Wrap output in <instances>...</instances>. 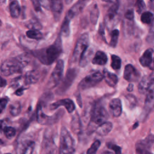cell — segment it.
<instances>
[{"label":"cell","instance_id":"obj_1","mask_svg":"<svg viewBox=\"0 0 154 154\" xmlns=\"http://www.w3.org/2000/svg\"><path fill=\"white\" fill-rule=\"evenodd\" d=\"M29 61L30 57L26 54H22L16 57L7 59L1 66V74L4 76H8L14 73H20Z\"/></svg>","mask_w":154,"mask_h":154},{"label":"cell","instance_id":"obj_2","mask_svg":"<svg viewBox=\"0 0 154 154\" xmlns=\"http://www.w3.org/2000/svg\"><path fill=\"white\" fill-rule=\"evenodd\" d=\"M62 52L61 40L60 37L49 47L37 50L34 52L33 54L43 64L50 65L52 64L60 56Z\"/></svg>","mask_w":154,"mask_h":154},{"label":"cell","instance_id":"obj_3","mask_svg":"<svg viewBox=\"0 0 154 154\" xmlns=\"http://www.w3.org/2000/svg\"><path fill=\"white\" fill-rule=\"evenodd\" d=\"M108 118V114L104 106L101 105H95L92 111L90 121L88 124V132L91 134L96 131L100 125L106 122Z\"/></svg>","mask_w":154,"mask_h":154},{"label":"cell","instance_id":"obj_4","mask_svg":"<svg viewBox=\"0 0 154 154\" xmlns=\"http://www.w3.org/2000/svg\"><path fill=\"white\" fill-rule=\"evenodd\" d=\"M75 140L65 127L61 129L60 137V152L61 154H73L75 152Z\"/></svg>","mask_w":154,"mask_h":154},{"label":"cell","instance_id":"obj_5","mask_svg":"<svg viewBox=\"0 0 154 154\" xmlns=\"http://www.w3.org/2000/svg\"><path fill=\"white\" fill-rule=\"evenodd\" d=\"M89 37L87 33L82 34L78 39L72 57V61L76 62L79 61L80 58L84 51L88 48Z\"/></svg>","mask_w":154,"mask_h":154},{"label":"cell","instance_id":"obj_6","mask_svg":"<svg viewBox=\"0 0 154 154\" xmlns=\"http://www.w3.org/2000/svg\"><path fill=\"white\" fill-rule=\"evenodd\" d=\"M64 71V61L59 60L54 69L50 78L47 84V88L51 89L56 87L60 82L63 74Z\"/></svg>","mask_w":154,"mask_h":154},{"label":"cell","instance_id":"obj_7","mask_svg":"<svg viewBox=\"0 0 154 154\" xmlns=\"http://www.w3.org/2000/svg\"><path fill=\"white\" fill-rule=\"evenodd\" d=\"M103 79V75L99 72H96L86 76L78 85L80 90H84L95 86Z\"/></svg>","mask_w":154,"mask_h":154},{"label":"cell","instance_id":"obj_8","mask_svg":"<svg viewBox=\"0 0 154 154\" xmlns=\"http://www.w3.org/2000/svg\"><path fill=\"white\" fill-rule=\"evenodd\" d=\"M119 4L118 2H115L108 9L105 16V23L108 28L112 27L113 23H116L118 14Z\"/></svg>","mask_w":154,"mask_h":154},{"label":"cell","instance_id":"obj_9","mask_svg":"<svg viewBox=\"0 0 154 154\" xmlns=\"http://www.w3.org/2000/svg\"><path fill=\"white\" fill-rule=\"evenodd\" d=\"M154 108V79L152 81L146 93L144 102V111L149 113Z\"/></svg>","mask_w":154,"mask_h":154},{"label":"cell","instance_id":"obj_10","mask_svg":"<svg viewBox=\"0 0 154 154\" xmlns=\"http://www.w3.org/2000/svg\"><path fill=\"white\" fill-rule=\"evenodd\" d=\"M140 76V72L132 64H127L124 69L123 78L129 82L137 81Z\"/></svg>","mask_w":154,"mask_h":154},{"label":"cell","instance_id":"obj_11","mask_svg":"<svg viewBox=\"0 0 154 154\" xmlns=\"http://www.w3.org/2000/svg\"><path fill=\"white\" fill-rule=\"evenodd\" d=\"M60 106H63L66 108V110L68 112L71 113L75 109V105L72 100L70 99H64L59 100L55 102L52 103L50 105V109L53 110L57 109Z\"/></svg>","mask_w":154,"mask_h":154},{"label":"cell","instance_id":"obj_12","mask_svg":"<svg viewBox=\"0 0 154 154\" xmlns=\"http://www.w3.org/2000/svg\"><path fill=\"white\" fill-rule=\"evenodd\" d=\"M153 53L154 51L152 48H149L144 51L139 59L140 63L142 66L150 67L152 64Z\"/></svg>","mask_w":154,"mask_h":154},{"label":"cell","instance_id":"obj_13","mask_svg":"<svg viewBox=\"0 0 154 154\" xmlns=\"http://www.w3.org/2000/svg\"><path fill=\"white\" fill-rule=\"evenodd\" d=\"M110 111L114 117H119L122 112V105L121 100L118 98L112 99L109 104Z\"/></svg>","mask_w":154,"mask_h":154},{"label":"cell","instance_id":"obj_14","mask_svg":"<svg viewBox=\"0 0 154 154\" xmlns=\"http://www.w3.org/2000/svg\"><path fill=\"white\" fill-rule=\"evenodd\" d=\"M154 79V72L149 76H144L141 79L138 85V91L141 94H146L152 81Z\"/></svg>","mask_w":154,"mask_h":154},{"label":"cell","instance_id":"obj_15","mask_svg":"<svg viewBox=\"0 0 154 154\" xmlns=\"http://www.w3.org/2000/svg\"><path fill=\"white\" fill-rule=\"evenodd\" d=\"M86 3H87V1H78L75 5H73L69 9L66 16L71 20L73 17H75L76 15L79 14L82 10Z\"/></svg>","mask_w":154,"mask_h":154},{"label":"cell","instance_id":"obj_16","mask_svg":"<svg viewBox=\"0 0 154 154\" xmlns=\"http://www.w3.org/2000/svg\"><path fill=\"white\" fill-rule=\"evenodd\" d=\"M75 76H76L75 70L73 69V70H69L67 73L65 79L63 81L61 87L59 88L58 91H60V93L64 92L71 85V84L72 83V81L75 78Z\"/></svg>","mask_w":154,"mask_h":154},{"label":"cell","instance_id":"obj_17","mask_svg":"<svg viewBox=\"0 0 154 154\" xmlns=\"http://www.w3.org/2000/svg\"><path fill=\"white\" fill-rule=\"evenodd\" d=\"M154 143V136L152 134L149 135L144 139L138 141L135 144V149L149 150Z\"/></svg>","mask_w":154,"mask_h":154},{"label":"cell","instance_id":"obj_18","mask_svg":"<svg viewBox=\"0 0 154 154\" xmlns=\"http://www.w3.org/2000/svg\"><path fill=\"white\" fill-rule=\"evenodd\" d=\"M54 19L56 21H58L61 17V14L63 11V2L61 1H51L50 7Z\"/></svg>","mask_w":154,"mask_h":154},{"label":"cell","instance_id":"obj_19","mask_svg":"<svg viewBox=\"0 0 154 154\" xmlns=\"http://www.w3.org/2000/svg\"><path fill=\"white\" fill-rule=\"evenodd\" d=\"M40 78V73L36 70H32L26 73L24 78V83L26 85H31L36 83Z\"/></svg>","mask_w":154,"mask_h":154},{"label":"cell","instance_id":"obj_20","mask_svg":"<svg viewBox=\"0 0 154 154\" xmlns=\"http://www.w3.org/2000/svg\"><path fill=\"white\" fill-rule=\"evenodd\" d=\"M35 145V142L31 140L23 141L19 147V154H32Z\"/></svg>","mask_w":154,"mask_h":154},{"label":"cell","instance_id":"obj_21","mask_svg":"<svg viewBox=\"0 0 154 154\" xmlns=\"http://www.w3.org/2000/svg\"><path fill=\"white\" fill-rule=\"evenodd\" d=\"M52 117L46 115L44 111H43L42 106L41 105H38L37 109V122L42 125H46L48 123H51Z\"/></svg>","mask_w":154,"mask_h":154},{"label":"cell","instance_id":"obj_22","mask_svg":"<svg viewBox=\"0 0 154 154\" xmlns=\"http://www.w3.org/2000/svg\"><path fill=\"white\" fill-rule=\"evenodd\" d=\"M108 61V57L106 54L103 52L99 51L96 52L94 56L92 59V63L93 64L103 66L105 65Z\"/></svg>","mask_w":154,"mask_h":154},{"label":"cell","instance_id":"obj_23","mask_svg":"<svg viewBox=\"0 0 154 154\" xmlns=\"http://www.w3.org/2000/svg\"><path fill=\"white\" fill-rule=\"evenodd\" d=\"M103 78L106 82V83L110 87H114L118 82V78L116 75L114 73H111L107 70L103 71Z\"/></svg>","mask_w":154,"mask_h":154},{"label":"cell","instance_id":"obj_24","mask_svg":"<svg viewBox=\"0 0 154 154\" xmlns=\"http://www.w3.org/2000/svg\"><path fill=\"white\" fill-rule=\"evenodd\" d=\"M112 129V124L111 122H106L100 125L97 129L96 130V132L97 134L100 136H105L106 135L109 133V132Z\"/></svg>","mask_w":154,"mask_h":154},{"label":"cell","instance_id":"obj_25","mask_svg":"<svg viewBox=\"0 0 154 154\" xmlns=\"http://www.w3.org/2000/svg\"><path fill=\"white\" fill-rule=\"evenodd\" d=\"M93 55V51L91 49L88 48L81 55L79 60V66L82 67H85L88 63Z\"/></svg>","mask_w":154,"mask_h":154},{"label":"cell","instance_id":"obj_26","mask_svg":"<svg viewBox=\"0 0 154 154\" xmlns=\"http://www.w3.org/2000/svg\"><path fill=\"white\" fill-rule=\"evenodd\" d=\"M71 128L74 133L78 134L81 129V123L78 113H76L72 117L71 121Z\"/></svg>","mask_w":154,"mask_h":154},{"label":"cell","instance_id":"obj_27","mask_svg":"<svg viewBox=\"0 0 154 154\" xmlns=\"http://www.w3.org/2000/svg\"><path fill=\"white\" fill-rule=\"evenodd\" d=\"M10 12L11 16L13 18H17L20 13V7L17 1H12L10 4Z\"/></svg>","mask_w":154,"mask_h":154},{"label":"cell","instance_id":"obj_28","mask_svg":"<svg viewBox=\"0 0 154 154\" xmlns=\"http://www.w3.org/2000/svg\"><path fill=\"white\" fill-rule=\"evenodd\" d=\"M70 19L67 17H65L64 22L61 25L60 34L63 37H68L70 34Z\"/></svg>","mask_w":154,"mask_h":154},{"label":"cell","instance_id":"obj_29","mask_svg":"<svg viewBox=\"0 0 154 154\" xmlns=\"http://www.w3.org/2000/svg\"><path fill=\"white\" fill-rule=\"evenodd\" d=\"M9 112L13 116H18L21 112V105L19 102L16 101L9 106Z\"/></svg>","mask_w":154,"mask_h":154},{"label":"cell","instance_id":"obj_30","mask_svg":"<svg viewBox=\"0 0 154 154\" xmlns=\"http://www.w3.org/2000/svg\"><path fill=\"white\" fill-rule=\"evenodd\" d=\"M99 16V10L97 4H94L90 10V20L93 24L95 25Z\"/></svg>","mask_w":154,"mask_h":154},{"label":"cell","instance_id":"obj_31","mask_svg":"<svg viewBox=\"0 0 154 154\" xmlns=\"http://www.w3.org/2000/svg\"><path fill=\"white\" fill-rule=\"evenodd\" d=\"M26 36L31 39L40 40L43 38V34L38 30L29 29L26 32Z\"/></svg>","mask_w":154,"mask_h":154},{"label":"cell","instance_id":"obj_32","mask_svg":"<svg viewBox=\"0 0 154 154\" xmlns=\"http://www.w3.org/2000/svg\"><path fill=\"white\" fill-rule=\"evenodd\" d=\"M153 14L150 11H144L141 15V20L146 24H150L152 22Z\"/></svg>","mask_w":154,"mask_h":154},{"label":"cell","instance_id":"obj_33","mask_svg":"<svg viewBox=\"0 0 154 154\" xmlns=\"http://www.w3.org/2000/svg\"><path fill=\"white\" fill-rule=\"evenodd\" d=\"M110 35H111V40L109 42V45L112 48H116L118 42L119 31L117 29H114L112 30Z\"/></svg>","mask_w":154,"mask_h":154},{"label":"cell","instance_id":"obj_34","mask_svg":"<svg viewBox=\"0 0 154 154\" xmlns=\"http://www.w3.org/2000/svg\"><path fill=\"white\" fill-rule=\"evenodd\" d=\"M122 60L121 58L116 55H111V64L112 68L114 70H119L121 67Z\"/></svg>","mask_w":154,"mask_h":154},{"label":"cell","instance_id":"obj_35","mask_svg":"<svg viewBox=\"0 0 154 154\" xmlns=\"http://www.w3.org/2000/svg\"><path fill=\"white\" fill-rule=\"evenodd\" d=\"M26 26L28 28H29L31 29L38 30V31H39V29H40L42 27V25L38 20H37L36 19H33L29 20L27 22Z\"/></svg>","mask_w":154,"mask_h":154},{"label":"cell","instance_id":"obj_36","mask_svg":"<svg viewBox=\"0 0 154 154\" xmlns=\"http://www.w3.org/2000/svg\"><path fill=\"white\" fill-rule=\"evenodd\" d=\"M4 134L8 139L13 138L16 135V129L11 126H5L4 129Z\"/></svg>","mask_w":154,"mask_h":154},{"label":"cell","instance_id":"obj_37","mask_svg":"<svg viewBox=\"0 0 154 154\" xmlns=\"http://www.w3.org/2000/svg\"><path fill=\"white\" fill-rule=\"evenodd\" d=\"M100 146V142L99 140L94 141L91 145L90 147L87 150V154H96Z\"/></svg>","mask_w":154,"mask_h":154},{"label":"cell","instance_id":"obj_38","mask_svg":"<svg viewBox=\"0 0 154 154\" xmlns=\"http://www.w3.org/2000/svg\"><path fill=\"white\" fill-rule=\"evenodd\" d=\"M135 9L138 13L141 14L146 10V4L143 1H137L135 3Z\"/></svg>","mask_w":154,"mask_h":154},{"label":"cell","instance_id":"obj_39","mask_svg":"<svg viewBox=\"0 0 154 154\" xmlns=\"http://www.w3.org/2000/svg\"><path fill=\"white\" fill-rule=\"evenodd\" d=\"M126 98L128 100V102L129 103L130 107L131 108H134L136 106L137 103V100L136 97L134 95H133V94H127L126 96Z\"/></svg>","mask_w":154,"mask_h":154},{"label":"cell","instance_id":"obj_40","mask_svg":"<svg viewBox=\"0 0 154 154\" xmlns=\"http://www.w3.org/2000/svg\"><path fill=\"white\" fill-rule=\"evenodd\" d=\"M107 146L109 149H112V150L114 151L115 152V154H121L122 153V148L116 145V144H112L111 143L107 144Z\"/></svg>","mask_w":154,"mask_h":154},{"label":"cell","instance_id":"obj_41","mask_svg":"<svg viewBox=\"0 0 154 154\" xmlns=\"http://www.w3.org/2000/svg\"><path fill=\"white\" fill-rule=\"evenodd\" d=\"M125 17L127 20H132L134 18V13L132 9L128 10L125 13Z\"/></svg>","mask_w":154,"mask_h":154},{"label":"cell","instance_id":"obj_42","mask_svg":"<svg viewBox=\"0 0 154 154\" xmlns=\"http://www.w3.org/2000/svg\"><path fill=\"white\" fill-rule=\"evenodd\" d=\"M8 103V99L7 98L0 99V113H1L6 107Z\"/></svg>","mask_w":154,"mask_h":154},{"label":"cell","instance_id":"obj_43","mask_svg":"<svg viewBox=\"0 0 154 154\" xmlns=\"http://www.w3.org/2000/svg\"><path fill=\"white\" fill-rule=\"evenodd\" d=\"M146 40L149 44H150L154 46V32H153V31L149 32V33L147 37Z\"/></svg>","mask_w":154,"mask_h":154},{"label":"cell","instance_id":"obj_44","mask_svg":"<svg viewBox=\"0 0 154 154\" xmlns=\"http://www.w3.org/2000/svg\"><path fill=\"white\" fill-rule=\"evenodd\" d=\"M33 7L36 11H38L41 10V4L40 2L38 1H32Z\"/></svg>","mask_w":154,"mask_h":154},{"label":"cell","instance_id":"obj_45","mask_svg":"<svg viewBox=\"0 0 154 154\" xmlns=\"http://www.w3.org/2000/svg\"><path fill=\"white\" fill-rule=\"evenodd\" d=\"M136 154H153L149 150L146 149H135Z\"/></svg>","mask_w":154,"mask_h":154},{"label":"cell","instance_id":"obj_46","mask_svg":"<svg viewBox=\"0 0 154 154\" xmlns=\"http://www.w3.org/2000/svg\"><path fill=\"white\" fill-rule=\"evenodd\" d=\"M25 89V88L20 87V88H18V89L16 90V91L15 92V94H16V95H17V96H21V95H22L23 93V91H24Z\"/></svg>","mask_w":154,"mask_h":154},{"label":"cell","instance_id":"obj_47","mask_svg":"<svg viewBox=\"0 0 154 154\" xmlns=\"http://www.w3.org/2000/svg\"><path fill=\"white\" fill-rule=\"evenodd\" d=\"M7 81L2 78L0 76V87H4L6 85Z\"/></svg>","mask_w":154,"mask_h":154},{"label":"cell","instance_id":"obj_48","mask_svg":"<svg viewBox=\"0 0 154 154\" xmlns=\"http://www.w3.org/2000/svg\"><path fill=\"white\" fill-rule=\"evenodd\" d=\"M133 89H134V85H133V84L129 83L128 86V87H127V90L128 91H132L133 90Z\"/></svg>","mask_w":154,"mask_h":154},{"label":"cell","instance_id":"obj_49","mask_svg":"<svg viewBox=\"0 0 154 154\" xmlns=\"http://www.w3.org/2000/svg\"><path fill=\"white\" fill-rule=\"evenodd\" d=\"M149 7L150 8L154 11V0L153 1H150V2H149Z\"/></svg>","mask_w":154,"mask_h":154},{"label":"cell","instance_id":"obj_50","mask_svg":"<svg viewBox=\"0 0 154 154\" xmlns=\"http://www.w3.org/2000/svg\"><path fill=\"white\" fill-rule=\"evenodd\" d=\"M150 31H153V32H154V19H153V20L152 21V26H151V29H150Z\"/></svg>","mask_w":154,"mask_h":154},{"label":"cell","instance_id":"obj_51","mask_svg":"<svg viewBox=\"0 0 154 154\" xmlns=\"http://www.w3.org/2000/svg\"><path fill=\"white\" fill-rule=\"evenodd\" d=\"M2 128L3 129L4 128H3V121L2 120H0V129H2Z\"/></svg>","mask_w":154,"mask_h":154},{"label":"cell","instance_id":"obj_52","mask_svg":"<svg viewBox=\"0 0 154 154\" xmlns=\"http://www.w3.org/2000/svg\"><path fill=\"white\" fill-rule=\"evenodd\" d=\"M102 154H114L112 152H109V151H105V152H103Z\"/></svg>","mask_w":154,"mask_h":154},{"label":"cell","instance_id":"obj_53","mask_svg":"<svg viewBox=\"0 0 154 154\" xmlns=\"http://www.w3.org/2000/svg\"><path fill=\"white\" fill-rule=\"evenodd\" d=\"M2 144H3V141L1 140V139H0V145H1Z\"/></svg>","mask_w":154,"mask_h":154},{"label":"cell","instance_id":"obj_54","mask_svg":"<svg viewBox=\"0 0 154 154\" xmlns=\"http://www.w3.org/2000/svg\"><path fill=\"white\" fill-rule=\"evenodd\" d=\"M150 68H151V69H152L154 70V65H153V66H152Z\"/></svg>","mask_w":154,"mask_h":154},{"label":"cell","instance_id":"obj_55","mask_svg":"<svg viewBox=\"0 0 154 154\" xmlns=\"http://www.w3.org/2000/svg\"><path fill=\"white\" fill-rule=\"evenodd\" d=\"M1 24H2V22H1V20H0V26L1 25Z\"/></svg>","mask_w":154,"mask_h":154},{"label":"cell","instance_id":"obj_56","mask_svg":"<svg viewBox=\"0 0 154 154\" xmlns=\"http://www.w3.org/2000/svg\"><path fill=\"white\" fill-rule=\"evenodd\" d=\"M5 154H11V153H5Z\"/></svg>","mask_w":154,"mask_h":154}]
</instances>
